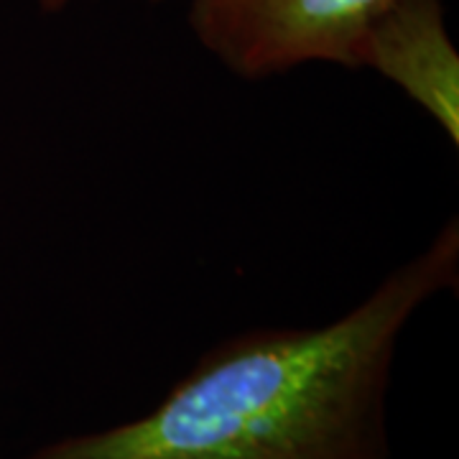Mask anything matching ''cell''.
I'll return each mask as SVG.
<instances>
[{
    "label": "cell",
    "mask_w": 459,
    "mask_h": 459,
    "mask_svg": "<svg viewBox=\"0 0 459 459\" xmlns=\"http://www.w3.org/2000/svg\"><path fill=\"white\" fill-rule=\"evenodd\" d=\"M358 66L395 84L459 146V54L442 0H394L362 36Z\"/></svg>",
    "instance_id": "3"
},
{
    "label": "cell",
    "mask_w": 459,
    "mask_h": 459,
    "mask_svg": "<svg viewBox=\"0 0 459 459\" xmlns=\"http://www.w3.org/2000/svg\"><path fill=\"white\" fill-rule=\"evenodd\" d=\"M394 0H192L189 26L228 72L265 80L304 65L360 69L365 31Z\"/></svg>",
    "instance_id": "2"
},
{
    "label": "cell",
    "mask_w": 459,
    "mask_h": 459,
    "mask_svg": "<svg viewBox=\"0 0 459 459\" xmlns=\"http://www.w3.org/2000/svg\"><path fill=\"white\" fill-rule=\"evenodd\" d=\"M31 3H36V5L44 8V11H62V8H66L72 0H31Z\"/></svg>",
    "instance_id": "4"
},
{
    "label": "cell",
    "mask_w": 459,
    "mask_h": 459,
    "mask_svg": "<svg viewBox=\"0 0 459 459\" xmlns=\"http://www.w3.org/2000/svg\"><path fill=\"white\" fill-rule=\"evenodd\" d=\"M459 225L319 327H265L207 350L146 413L23 459H394L388 395L403 329L457 286Z\"/></svg>",
    "instance_id": "1"
}]
</instances>
